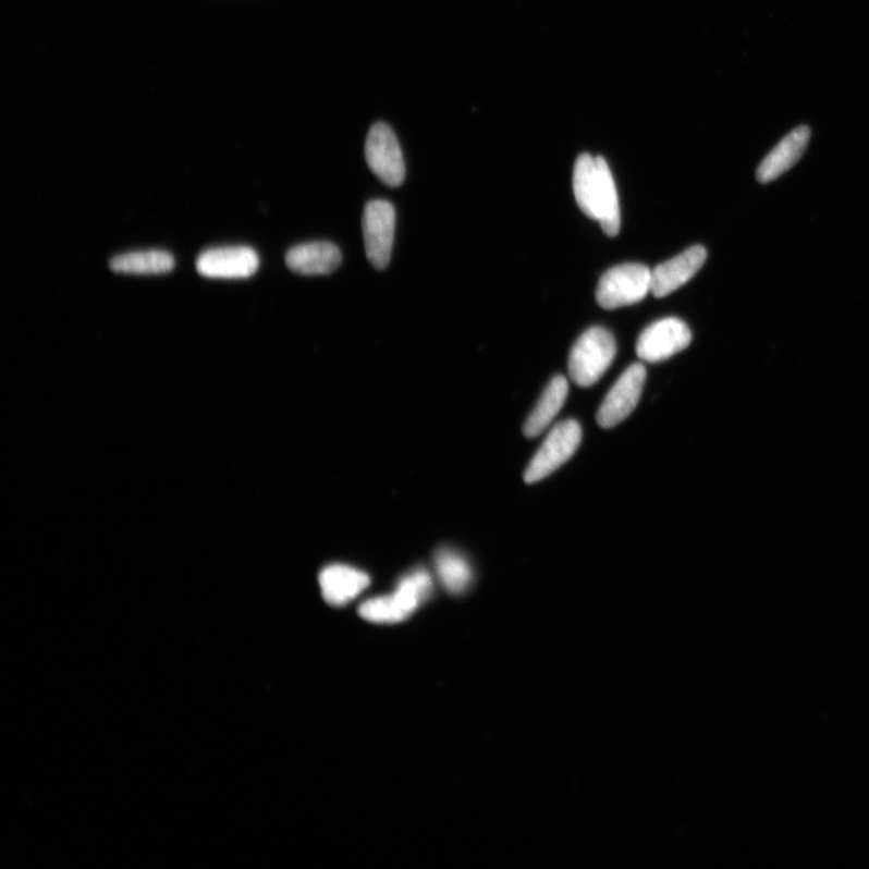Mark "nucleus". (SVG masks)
<instances>
[{
	"label": "nucleus",
	"instance_id": "f257e3e1",
	"mask_svg": "<svg viewBox=\"0 0 869 869\" xmlns=\"http://www.w3.org/2000/svg\"><path fill=\"white\" fill-rule=\"evenodd\" d=\"M573 185L579 209L588 218L599 221L608 236H617L621 229L619 194L605 159L579 155L574 167Z\"/></svg>",
	"mask_w": 869,
	"mask_h": 869
},
{
	"label": "nucleus",
	"instance_id": "f03ea898",
	"mask_svg": "<svg viewBox=\"0 0 869 869\" xmlns=\"http://www.w3.org/2000/svg\"><path fill=\"white\" fill-rule=\"evenodd\" d=\"M432 577L429 572L425 567H416L400 579L394 593L366 600L360 607L359 614L364 620L378 625L403 622L426 603L432 593Z\"/></svg>",
	"mask_w": 869,
	"mask_h": 869
},
{
	"label": "nucleus",
	"instance_id": "7ed1b4c3",
	"mask_svg": "<svg viewBox=\"0 0 869 869\" xmlns=\"http://www.w3.org/2000/svg\"><path fill=\"white\" fill-rule=\"evenodd\" d=\"M617 345L612 333L604 328L588 329L574 344L570 356V375L579 387L595 385L614 362Z\"/></svg>",
	"mask_w": 869,
	"mask_h": 869
},
{
	"label": "nucleus",
	"instance_id": "20e7f679",
	"mask_svg": "<svg viewBox=\"0 0 869 869\" xmlns=\"http://www.w3.org/2000/svg\"><path fill=\"white\" fill-rule=\"evenodd\" d=\"M651 293V270L640 264L612 267L600 278L597 287L598 304L605 309H616L640 303Z\"/></svg>",
	"mask_w": 869,
	"mask_h": 869
},
{
	"label": "nucleus",
	"instance_id": "39448f33",
	"mask_svg": "<svg viewBox=\"0 0 869 869\" xmlns=\"http://www.w3.org/2000/svg\"><path fill=\"white\" fill-rule=\"evenodd\" d=\"M582 440L583 429L576 420L567 419L556 425L535 453L527 467L525 481L531 485L550 476L572 458Z\"/></svg>",
	"mask_w": 869,
	"mask_h": 869
},
{
	"label": "nucleus",
	"instance_id": "423d86ee",
	"mask_svg": "<svg viewBox=\"0 0 869 869\" xmlns=\"http://www.w3.org/2000/svg\"><path fill=\"white\" fill-rule=\"evenodd\" d=\"M395 224V208L388 200L375 199L365 206L363 233L366 256L377 270H384L392 258Z\"/></svg>",
	"mask_w": 869,
	"mask_h": 869
},
{
	"label": "nucleus",
	"instance_id": "0eeeda50",
	"mask_svg": "<svg viewBox=\"0 0 869 869\" xmlns=\"http://www.w3.org/2000/svg\"><path fill=\"white\" fill-rule=\"evenodd\" d=\"M365 156L370 170L382 183L392 187L404 183L406 166L403 150L394 131L384 122H377L371 127L366 138Z\"/></svg>",
	"mask_w": 869,
	"mask_h": 869
},
{
	"label": "nucleus",
	"instance_id": "6e6552de",
	"mask_svg": "<svg viewBox=\"0 0 869 869\" xmlns=\"http://www.w3.org/2000/svg\"><path fill=\"white\" fill-rule=\"evenodd\" d=\"M646 382L642 364H633L621 375L601 404L597 421L601 428L611 429L625 420L637 407Z\"/></svg>",
	"mask_w": 869,
	"mask_h": 869
},
{
	"label": "nucleus",
	"instance_id": "1a4fd4ad",
	"mask_svg": "<svg viewBox=\"0 0 869 869\" xmlns=\"http://www.w3.org/2000/svg\"><path fill=\"white\" fill-rule=\"evenodd\" d=\"M693 333L683 320L664 318L646 328L637 342V354L642 362L661 363L686 350Z\"/></svg>",
	"mask_w": 869,
	"mask_h": 869
},
{
	"label": "nucleus",
	"instance_id": "9d476101",
	"mask_svg": "<svg viewBox=\"0 0 869 869\" xmlns=\"http://www.w3.org/2000/svg\"><path fill=\"white\" fill-rule=\"evenodd\" d=\"M259 265L258 254L249 247H221L200 254L196 269L207 278L242 280L258 271Z\"/></svg>",
	"mask_w": 869,
	"mask_h": 869
},
{
	"label": "nucleus",
	"instance_id": "9b49d317",
	"mask_svg": "<svg viewBox=\"0 0 869 869\" xmlns=\"http://www.w3.org/2000/svg\"><path fill=\"white\" fill-rule=\"evenodd\" d=\"M708 253L701 245H694L656 267L651 271V293L654 297H665L693 280L707 260Z\"/></svg>",
	"mask_w": 869,
	"mask_h": 869
},
{
	"label": "nucleus",
	"instance_id": "f8f14e48",
	"mask_svg": "<svg viewBox=\"0 0 869 869\" xmlns=\"http://www.w3.org/2000/svg\"><path fill=\"white\" fill-rule=\"evenodd\" d=\"M371 583L370 576L344 564H332L322 570L319 584L328 604L341 608L362 595Z\"/></svg>",
	"mask_w": 869,
	"mask_h": 869
},
{
	"label": "nucleus",
	"instance_id": "ddd939ff",
	"mask_svg": "<svg viewBox=\"0 0 869 869\" xmlns=\"http://www.w3.org/2000/svg\"><path fill=\"white\" fill-rule=\"evenodd\" d=\"M810 139V128L799 126L791 131L787 136L780 140L776 147L766 156L759 169H757V181L762 184L771 183L780 175H783L800 160L804 156Z\"/></svg>",
	"mask_w": 869,
	"mask_h": 869
},
{
	"label": "nucleus",
	"instance_id": "4468645a",
	"mask_svg": "<svg viewBox=\"0 0 869 869\" xmlns=\"http://www.w3.org/2000/svg\"><path fill=\"white\" fill-rule=\"evenodd\" d=\"M285 261L289 269L298 274H330L341 266L342 254L330 242H311L290 249Z\"/></svg>",
	"mask_w": 869,
	"mask_h": 869
},
{
	"label": "nucleus",
	"instance_id": "2eb2a0df",
	"mask_svg": "<svg viewBox=\"0 0 869 869\" xmlns=\"http://www.w3.org/2000/svg\"><path fill=\"white\" fill-rule=\"evenodd\" d=\"M567 393H570V384L563 376H555L553 380L546 387L539 403L533 409L528 417L525 428L526 438L534 439L548 428L556 415L560 414Z\"/></svg>",
	"mask_w": 869,
	"mask_h": 869
},
{
	"label": "nucleus",
	"instance_id": "dca6fc26",
	"mask_svg": "<svg viewBox=\"0 0 869 869\" xmlns=\"http://www.w3.org/2000/svg\"><path fill=\"white\" fill-rule=\"evenodd\" d=\"M433 564L442 586L451 595H463L472 587L474 583L473 566L461 552L442 548L434 553Z\"/></svg>",
	"mask_w": 869,
	"mask_h": 869
},
{
	"label": "nucleus",
	"instance_id": "f3484780",
	"mask_svg": "<svg viewBox=\"0 0 869 869\" xmlns=\"http://www.w3.org/2000/svg\"><path fill=\"white\" fill-rule=\"evenodd\" d=\"M174 258L163 250L133 252L111 259L109 267L118 273L161 274L174 269Z\"/></svg>",
	"mask_w": 869,
	"mask_h": 869
}]
</instances>
